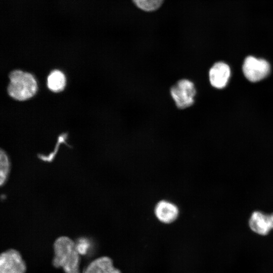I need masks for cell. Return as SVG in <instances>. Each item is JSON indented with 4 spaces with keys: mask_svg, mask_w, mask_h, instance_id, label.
<instances>
[{
    "mask_svg": "<svg viewBox=\"0 0 273 273\" xmlns=\"http://www.w3.org/2000/svg\"><path fill=\"white\" fill-rule=\"evenodd\" d=\"M53 248L54 267L62 268L65 273H80L79 252L73 240L66 236L60 237L54 242Z\"/></svg>",
    "mask_w": 273,
    "mask_h": 273,
    "instance_id": "obj_1",
    "label": "cell"
},
{
    "mask_svg": "<svg viewBox=\"0 0 273 273\" xmlns=\"http://www.w3.org/2000/svg\"><path fill=\"white\" fill-rule=\"evenodd\" d=\"M9 95L18 101L26 100L33 97L37 90V83L33 76L19 70L12 71L9 75Z\"/></svg>",
    "mask_w": 273,
    "mask_h": 273,
    "instance_id": "obj_2",
    "label": "cell"
},
{
    "mask_svg": "<svg viewBox=\"0 0 273 273\" xmlns=\"http://www.w3.org/2000/svg\"><path fill=\"white\" fill-rule=\"evenodd\" d=\"M242 71L245 78L251 83H257L266 78L271 73V66L263 58L248 55L243 62Z\"/></svg>",
    "mask_w": 273,
    "mask_h": 273,
    "instance_id": "obj_3",
    "label": "cell"
},
{
    "mask_svg": "<svg viewBox=\"0 0 273 273\" xmlns=\"http://www.w3.org/2000/svg\"><path fill=\"white\" fill-rule=\"evenodd\" d=\"M170 95L176 107L180 109L192 106L197 94L194 83L190 80H178L170 88Z\"/></svg>",
    "mask_w": 273,
    "mask_h": 273,
    "instance_id": "obj_4",
    "label": "cell"
},
{
    "mask_svg": "<svg viewBox=\"0 0 273 273\" xmlns=\"http://www.w3.org/2000/svg\"><path fill=\"white\" fill-rule=\"evenodd\" d=\"M232 77V69L229 64L223 61L214 63L208 72L210 85L217 89L226 87Z\"/></svg>",
    "mask_w": 273,
    "mask_h": 273,
    "instance_id": "obj_5",
    "label": "cell"
},
{
    "mask_svg": "<svg viewBox=\"0 0 273 273\" xmlns=\"http://www.w3.org/2000/svg\"><path fill=\"white\" fill-rule=\"evenodd\" d=\"M27 266L20 252L10 249L1 254L0 273H25Z\"/></svg>",
    "mask_w": 273,
    "mask_h": 273,
    "instance_id": "obj_6",
    "label": "cell"
},
{
    "mask_svg": "<svg viewBox=\"0 0 273 273\" xmlns=\"http://www.w3.org/2000/svg\"><path fill=\"white\" fill-rule=\"evenodd\" d=\"M154 213L159 221L168 224L174 222L177 218L179 209L173 203L167 200H161L156 205Z\"/></svg>",
    "mask_w": 273,
    "mask_h": 273,
    "instance_id": "obj_7",
    "label": "cell"
},
{
    "mask_svg": "<svg viewBox=\"0 0 273 273\" xmlns=\"http://www.w3.org/2000/svg\"><path fill=\"white\" fill-rule=\"evenodd\" d=\"M249 226L256 234L267 235L272 230L269 214L260 211H254L249 219Z\"/></svg>",
    "mask_w": 273,
    "mask_h": 273,
    "instance_id": "obj_8",
    "label": "cell"
},
{
    "mask_svg": "<svg viewBox=\"0 0 273 273\" xmlns=\"http://www.w3.org/2000/svg\"><path fill=\"white\" fill-rule=\"evenodd\" d=\"M84 273H121L116 268L112 259L107 256L97 258L91 261L86 267Z\"/></svg>",
    "mask_w": 273,
    "mask_h": 273,
    "instance_id": "obj_9",
    "label": "cell"
},
{
    "mask_svg": "<svg viewBox=\"0 0 273 273\" xmlns=\"http://www.w3.org/2000/svg\"><path fill=\"white\" fill-rule=\"evenodd\" d=\"M66 79L64 74L58 70H53L48 77V88L54 92H60L65 87Z\"/></svg>",
    "mask_w": 273,
    "mask_h": 273,
    "instance_id": "obj_10",
    "label": "cell"
},
{
    "mask_svg": "<svg viewBox=\"0 0 273 273\" xmlns=\"http://www.w3.org/2000/svg\"><path fill=\"white\" fill-rule=\"evenodd\" d=\"M134 4L141 10L153 12L158 9L164 0H132Z\"/></svg>",
    "mask_w": 273,
    "mask_h": 273,
    "instance_id": "obj_11",
    "label": "cell"
},
{
    "mask_svg": "<svg viewBox=\"0 0 273 273\" xmlns=\"http://www.w3.org/2000/svg\"><path fill=\"white\" fill-rule=\"evenodd\" d=\"M1 165V185L3 186L6 182L10 171V163L9 158L4 151L1 150L0 153Z\"/></svg>",
    "mask_w": 273,
    "mask_h": 273,
    "instance_id": "obj_12",
    "label": "cell"
}]
</instances>
